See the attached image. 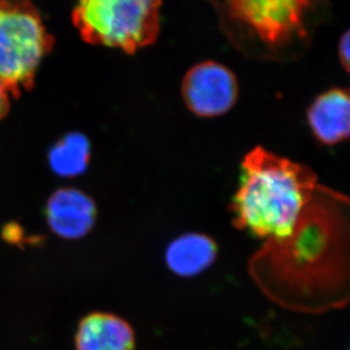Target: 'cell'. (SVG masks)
Segmentation results:
<instances>
[{
	"label": "cell",
	"instance_id": "1",
	"mask_svg": "<svg viewBox=\"0 0 350 350\" xmlns=\"http://www.w3.org/2000/svg\"><path fill=\"white\" fill-rule=\"evenodd\" d=\"M323 187L306 165L258 146L241 162L232 198L234 224L256 237L291 239Z\"/></svg>",
	"mask_w": 350,
	"mask_h": 350
},
{
	"label": "cell",
	"instance_id": "2",
	"mask_svg": "<svg viewBox=\"0 0 350 350\" xmlns=\"http://www.w3.org/2000/svg\"><path fill=\"white\" fill-rule=\"evenodd\" d=\"M162 0H77L74 21L86 41L125 53L156 42Z\"/></svg>",
	"mask_w": 350,
	"mask_h": 350
},
{
	"label": "cell",
	"instance_id": "3",
	"mask_svg": "<svg viewBox=\"0 0 350 350\" xmlns=\"http://www.w3.org/2000/svg\"><path fill=\"white\" fill-rule=\"evenodd\" d=\"M49 46L39 15L20 3H0V77L10 88L33 79Z\"/></svg>",
	"mask_w": 350,
	"mask_h": 350
},
{
	"label": "cell",
	"instance_id": "4",
	"mask_svg": "<svg viewBox=\"0 0 350 350\" xmlns=\"http://www.w3.org/2000/svg\"><path fill=\"white\" fill-rule=\"evenodd\" d=\"M315 0H224L234 23L263 46L279 49L306 36Z\"/></svg>",
	"mask_w": 350,
	"mask_h": 350
},
{
	"label": "cell",
	"instance_id": "5",
	"mask_svg": "<svg viewBox=\"0 0 350 350\" xmlns=\"http://www.w3.org/2000/svg\"><path fill=\"white\" fill-rule=\"evenodd\" d=\"M182 96L186 107L196 116H221L237 101V79L232 70L221 64L203 62L186 73Z\"/></svg>",
	"mask_w": 350,
	"mask_h": 350
},
{
	"label": "cell",
	"instance_id": "6",
	"mask_svg": "<svg viewBox=\"0 0 350 350\" xmlns=\"http://www.w3.org/2000/svg\"><path fill=\"white\" fill-rule=\"evenodd\" d=\"M46 217L51 232L58 237L79 239L96 224V203L82 191L62 189L46 203Z\"/></svg>",
	"mask_w": 350,
	"mask_h": 350
},
{
	"label": "cell",
	"instance_id": "7",
	"mask_svg": "<svg viewBox=\"0 0 350 350\" xmlns=\"http://www.w3.org/2000/svg\"><path fill=\"white\" fill-rule=\"evenodd\" d=\"M313 135L327 146L342 142L349 136L350 99L347 90L331 89L314 100L308 111Z\"/></svg>",
	"mask_w": 350,
	"mask_h": 350
},
{
	"label": "cell",
	"instance_id": "8",
	"mask_svg": "<svg viewBox=\"0 0 350 350\" xmlns=\"http://www.w3.org/2000/svg\"><path fill=\"white\" fill-rule=\"evenodd\" d=\"M77 350H134L135 334L122 317L94 312L83 317L75 334Z\"/></svg>",
	"mask_w": 350,
	"mask_h": 350
},
{
	"label": "cell",
	"instance_id": "9",
	"mask_svg": "<svg viewBox=\"0 0 350 350\" xmlns=\"http://www.w3.org/2000/svg\"><path fill=\"white\" fill-rule=\"evenodd\" d=\"M218 255V246L203 234H185L176 238L167 247L165 263L179 277L192 278L208 270Z\"/></svg>",
	"mask_w": 350,
	"mask_h": 350
},
{
	"label": "cell",
	"instance_id": "10",
	"mask_svg": "<svg viewBox=\"0 0 350 350\" xmlns=\"http://www.w3.org/2000/svg\"><path fill=\"white\" fill-rule=\"evenodd\" d=\"M90 154L91 146L85 136L79 133L68 134L50 151V167L62 177H75L85 172Z\"/></svg>",
	"mask_w": 350,
	"mask_h": 350
},
{
	"label": "cell",
	"instance_id": "11",
	"mask_svg": "<svg viewBox=\"0 0 350 350\" xmlns=\"http://www.w3.org/2000/svg\"><path fill=\"white\" fill-rule=\"evenodd\" d=\"M349 32H346V33L341 37L340 42H339V48H338L340 64L342 65L346 72L349 70Z\"/></svg>",
	"mask_w": 350,
	"mask_h": 350
},
{
	"label": "cell",
	"instance_id": "12",
	"mask_svg": "<svg viewBox=\"0 0 350 350\" xmlns=\"http://www.w3.org/2000/svg\"><path fill=\"white\" fill-rule=\"evenodd\" d=\"M10 86L3 82L0 77V117L6 113L8 108V101H10Z\"/></svg>",
	"mask_w": 350,
	"mask_h": 350
}]
</instances>
